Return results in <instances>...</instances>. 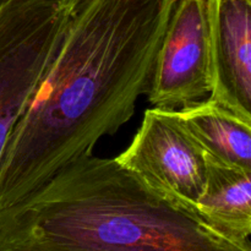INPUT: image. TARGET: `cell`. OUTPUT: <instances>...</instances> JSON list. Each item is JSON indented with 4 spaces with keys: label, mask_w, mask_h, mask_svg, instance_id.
<instances>
[{
    "label": "cell",
    "mask_w": 251,
    "mask_h": 251,
    "mask_svg": "<svg viewBox=\"0 0 251 251\" xmlns=\"http://www.w3.org/2000/svg\"><path fill=\"white\" fill-rule=\"evenodd\" d=\"M174 113L205 153L251 172V123L210 98Z\"/></svg>",
    "instance_id": "cell-8"
},
{
    "label": "cell",
    "mask_w": 251,
    "mask_h": 251,
    "mask_svg": "<svg viewBox=\"0 0 251 251\" xmlns=\"http://www.w3.org/2000/svg\"><path fill=\"white\" fill-rule=\"evenodd\" d=\"M205 186L196 202L201 217L230 239L250 243L251 172L203 153Z\"/></svg>",
    "instance_id": "cell-7"
},
{
    "label": "cell",
    "mask_w": 251,
    "mask_h": 251,
    "mask_svg": "<svg viewBox=\"0 0 251 251\" xmlns=\"http://www.w3.org/2000/svg\"><path fill=\"white\" fill-rule=\"evenodd\" d=\"M211 100L251 123V0H208Z\"/></svg>",
    "instance_id": "cell-6"
},
{
    "label": "cell",
    "mask_w": 251,
    "mask_h": 251,
    "mask_svg": "<svg viewBox=\"0 0 251 251\" xmlns=\"http://www.w3.org/2000/svg\"><path fill=\"white\" fill-rule=\"evenodd\" d=\"M203 153L176 113L151 108L131 144L115 159L154 191L198 212L206 178Z\"/></svg>",
    "instance_id": "cell-4"
},
{
    "label": "cell",
    "mask_w": 251,
    "mask_h": 251,
    "mask_svg": "<svg viewBox=\"0 0 251 251\" xmlns=\"http://www.w3.org/2000/svg\"><path fill=\"white\" fill-rule=\"evenodd\" d=\"M0 251H251V244L228 238L115 158L91 154L0 211Z\"/></svg>",
    "instance_id": "cell-2"
},
{
    "label": "cell",
    "mask_w": 251,
    "mask_h": 251,
    "mask_svg": "<svg viewBox=\"0 0 251 251\" xmlns=\"http://www.w3.org/2000/svg\"><path fill=\"white\" fill-rule=\"evenodd\" d=\"M212 88L208 0H176L157 55L149 100L180 110L206 100Z\"/></svg>",
    "instance_id": "cell-5"
},
{
    "label": "cell",
    "mask_w": 251,
    "mask_h": 251,
    "mask_svg": "<svg viewBox=\"0 0 251 251\" xmlns=\"http://www.w3.org/2000/svg\"><path fill=\"white\" fill-rule=\"evenodd\" d=\"M176 0H69L63 42L0 161V211L92 154L149 93Z\"/></svg>",
    "instance_id": "cell-1"
},
{
    "label": "cell",
    "mask_w": 251,
    "mask_h": 251,
    "mask_svg": "<svg viewBox=\"0 0 251 251\" xmlns=\"http://www.w3.org/2000/svg\"><path fill=\"white\" fill-rule=\"evenodd\" d=\"M68 19L66 0H0V161L60 48Z\"/></svg>",
    "instance_id": "cell-3"
}]
</instances>
